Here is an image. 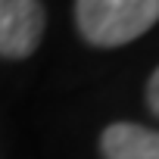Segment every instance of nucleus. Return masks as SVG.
<instances>
[{
	"mask_svg": "<svg viewBox=\"0 0 159 159\" xmlns=\"http://www.w3.org/2000/svg\"><path fill=\"white\" fill-rule=\"evenodd\" d=\"M143 97H147V106H150V112L159 119V66H156V69H153V75H150Z\"/></svg>",
	"mask_w": 159,
	"mask_h": 159,
	"instance_id": "nucleus-4",
	"label": "nucleus"
},
{
	"mask_svg": "<svg viewBox=\"0 0 159 159\" xmlns=\"http://www.w3.org/2000/svg\"><path fill=\"white\" fill-rule=\"evenodd\" d=\"M103 159H159V131L137 122H112L100 134Z\"/></svg>",
	"mask_w": 159,
	"mask_h": 159,
	"instance_id": "nucleus-3",
	"label": "nucleus"
},
{
	"mask_svg": "<svg viewBox=\"0 0 159 159\" xmlns=\"http://www.w3.org/2000/svg\"><path fill=\"white\" fill-rule=\"evenodd\" d=\"M47 31L41 0H0V59H28Z\"/></svg>",
	"mask_w": 159,
	"mask_h": 159,
	"instance_id": "nucleus-2",
	"label": "nucleus"
},
{
	"mask_svg": "<svg viewBox=\"0 0 159 159\" xmlns=\"http://www.w3.org/2000/svg\"><path fill=\"white\" fill-rule=\"evenodd\" d=\"M159 22V0H75V25L91 47H125Z\"/></svg>",
	"mask_w": 159,
	"mask_h": 159,
	"instance_id": "nucleus-1",
	"label": "nucleus"
}]
</instances>
